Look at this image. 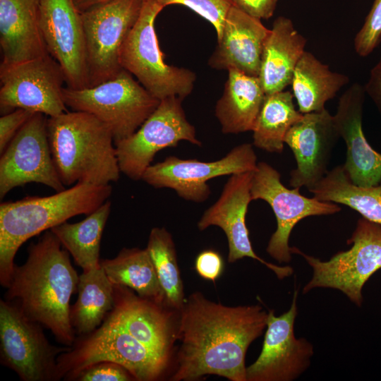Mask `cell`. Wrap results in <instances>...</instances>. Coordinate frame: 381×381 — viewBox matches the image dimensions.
Returning a JSON list of instances; mask_svg holds the SVG:
<instances>
[{
  "label": "cell",
  "instance_id": "obj_1",
  "mask_svg": "<svg viewBox=\"0 0 381 381\" xmlns=\"http://www.w3.org/2000/svg\"><path fill=\"white\" fill-rule=\"evenodd\" d=\"M267 318L259 304L227 306L193 293L179 310L177 339L181 344L171 380L216 375L246 381V351L267 327Z\"/></svg>",
  "mask_w": 381,
  "mask_h": 381
},
{
  "label": "cell",
  "instance_id": "obj_2",
  "mask_svg": "<svg viewBox=\"0 0 381 381\" xmlns=\"http://www.w3.org/2000/svg\"><path fill=\"white\" fill-rule=\"evenodd\" d=\"M62 247L50 230L31 243L25 262L13 267L4 299L49 329L59 343L71 346L76 337L70 300L78 292L79 275Z\"/></svg>",
  "mask_w": 381,
  "mask_h": 381
},
{
  "label": "cell",
  "instance_id": "obj_3",
  "mask_svg": "<svg viewBox=\"0 0 381 381\" xmlns=\"http://www.w3.org/2000/svg\"><path fill=\"white\" fill-rule=\"evenodd\" d=\"M112 187L77 183L48 196H29L0 205V284L7 288L14 258L29 238L80 215H88L109 200Z\"/></svg>",
  "mask_w": 381,
  "mask_h": 381
},
{
  "label": "cell",
  "instance_id": "obj_4",
  "mask_svg": "<svg viewBox=\"0 0 381 381\" xmlns=\"http://www.w3.org/2000/svg\"><path fill=\"white\" fill-rule=\"evenodd\" d=\"M47 129L53 161L65 186L108 185L119 179L114 137L95 116L68 111L48 117Z\"/></svg>",
  "mask_w": 381,
  "mask_h": 381
},
{
  "label": "cell",
  "instance_id": "obj_5",
  "mask_svg": "<svg viewBox=\"0 0 381 381\" xmlns=\"http://www.w3.org/2000/svg\"><path fill=\"white\" fill-rule=\"evenodd\" d=\"M101 361L121 365L135 380L155 381L165 372L169 358L104 319L91 333L75 337L70 349L59 356L56 381L75 380L83 370Z\"/></svg>",
  "mask_w": 381,
  "mask_h": 381
},
{
  "label": "cell",
  "instance_id": "obj_6",
  "mask_svg": "<svg viewBox=\"0 0 381 381\" xmlns=\"http://www.w3.org/2000/svg\"><path fill=\"white\" fill-rule=\"evenodd\" d=\"M63 97L67 107L90 114L104 123L114 143L136 132L160 102L123 68L93 87L66 86Z\"/></svg>",
  "mask_w": 381,
  "mask_h": 381
},
{
  "label": "cell",
  "instance_id": "obj_7",
  "mask_svg": "<svg viewBox=\"0 0 381 381\" xmlns=\"http://www.w3.org/2000/svg\"><path fill=\"white\" fill-rule=\"evenodd\" d=\"M164 8L156 0H145L140 16L120 52L122 68L159 100L189 95L196 80L192 71L166 64L159 49L155 21Z\"/></svg>",
  "mask_w": 381,
  "mask_h": 381
},
{
  "label": "cell",
  "instance_id": "obj_8",
  "mask_svg": "<svg viewBox=\"0 0 381 381\" xmlns=\"http://www.w3.org/2000/svg\"><path fill=\"white\" fill-rule=\"evenodd\" d=\"M347 243L352 244L351 248L336 253L327 261L291 247V253L301 255L313 271L303 294L315 288L334 289L361 306L363 285L381 268V224L362 217Z\"/></svg>",
  "mask_w": 381,
  "mask_h": 381
},
{
  "label": "cell",
  "instance_id": "obj_9",
  "mask_svg": "<svg viewBox=\"0 0 381 381\" xmlns=\"http://www.w3.org/2000/svg\"><path fill=\"white\" fill-rule=\"evenodd\" d=\"M145 0H109L80 12L88 87L114 77L123 69L121 47L138 20Z\"/></svg>",
  "mask_w": 381,
  "mask_h": 381
},
{
  "label": "cell",
  "instance_id": "obj_10",
  "mask_svg": "<svg viewBox=\"0 0 381 381\" xmlns=\"http://www.w3.org/2000/svg\"><path fill=\"white\" fill-rule=\"evenodd\" d=\"M71 346L52 345L43 327L15 303L0 300V362L23 381H56L59 356Z\"/></svg>",
  "mask_w": 381,
  "mask_h": 381
},
{
  "label": "cell",
  "instance_id": "obj_11",
  "mask_svg": "<svg viewBox=\"0 0 381 381\" xmlns=\"http://www.w3.org/2000/svg\"><path fill=\"white\" fill-rule=\"evenodd\" d=\"M183 99L172 96L160 100L136 132L114 143L121 173L132 180H141L159 151L182 140L202 145L195 127L187 120Z\"/></svg>",
  "mask_w": 381,
  "mask_h": 381
},
{
  "label": "cell",
  "instance_id": "obj_12",
  "mask_svg": "<svg viewBox=\"0 0 381 381\" xmlns=\"http://www.w3.org/2000/svg\"><path fill=\"white\" fill-rule=\"evenodd\" d=\"M0 109H16L42 113L47 117L68 111L63 97L65 76L59 64L48 53L11 65L0 66Z\"/></svg>",
  "mask_w": 381,
  "mask_h": 381
},
{
  "label": "cell",
  "instance_id": "obj_13",
  "mask_svg": "<svg viewBox=\"0 0 381 381\" xmlns=\"http://www.w3.org/2000/svg\"><path fill=\"white\" fill-rule=\"evenodd\" d=\"M299 190L300 188H286L277 169L265 162H258L253 173L251 200H265L274 212L277 229L270 238L266 250L279 263H287L291 260L289 240L298 222L307 217L329 215L341 210L334 202L307 198Z\"/></svg>",
  "mask_w": 381,
  "mask_h": 381
},
{
  "label": "cell",
  "instance_id": "obj_14",
  "mask_svg": "<svg viewBox=\"0 0 381 381\" xmlns=\"http://www.w3.org/2000/svg\"><path fill=\"white\" fill-rule=\"evenodd\" d=\"M257 156L253 145L243 143L234 147L226 156L213 162L183 159L169 156L151 164L142 179L154 188H169L189 201L202 202L210 195L207 181L214 178L253 171Z\"/></svg>",
  "mask_w": 381,
  "mask_h": 381
},
{
  "label": "cell",
  "instance_id": "obj_15",
  "mask_svg": "<svg viewBox=\"0 0 381 381\" xmlns=\"http://www.w3.org/2000/svg\"><path fill=\"white\" fill-rule=\"evenodd\" d=\"M47 118L35 113L1 154V199L13 188L31 182L44 184L56 192L66 189L53 161Z\"/></svg>",
  "mask_w": 381,
  "mask_h": 381
},
{
  "label": "cell",
  "instance_id": "obj_16",
  "mask_svg": "<svg viewBox=\"0 0 381 381\" xmlns=\"http://www.w3.org/2000/svg\"><path fill=\"white\" fill-rule=\"evenodd\" d=\"M298 294L295 289L291 307L282 315L268 311L262 348L256 361L246 367V381H293L310 366L313 346L294 334Z\"/></svg>",
  "mask_w": 381,
  "mask_h": 381
},
{
  "label": "cell",
  "instance_id": "obj_17",
  "mask_svg": "<svg viewBox=\"0 0 381 381\" xmlns=\"http://www.w3.org/2000/svg\"><path fill=\"white\" fill-rule=\"evenodd\" d=\"M40 25L47 51L61 66L66 86L88 87L85 33L75 0H41Z\"/></svg>",
  "mask_w": 381,
  "mask_h": 381
},
{
  "label": "cell",
  "instance_id": "obj_18",
  "mask_svg": "<svg viewBox=\"0 0 381 381\" xmlns=\"http://www.w3.org/2000/svg\"><path fill=\"white\" fill-rule=\"evenodd\" d=\"M253 171L231 175L218 200L207 209L198 222L200 231L211 226L221 228L228 241V261L235 262L243 258L260 262L282 279L289 277L293 269L278 266L260 258L253 250L246 224L250 195Z\"/></svg>",
  "mask_w": 381,
  "mask_h": 381
},
{
  "label": "cell",
  "instance_id": "obj_19",
  "mask_svg": "<svg viewBox=\"0 0 381 381\" xmlns=\"http://www.w3.org/2000/svg\"><path fill=\"white\" fill-rule=\"evenodd\" d=\"M339 138L334 116L326 109L303 114L284 140L296 161V169L290 172V185L308 189L320 181L328 171L332 150Z\"/></svg>",
  "mask_w": 381,
  "mask_h": 381
},
{
  "label": "cell",
  "instance_id": "obj_20",
  "mask_svg": "<svg viewBox=\"0 0 381 381\" xmlns=\"http://www.w3.org/2000/svg\"><path fill=\"white\" fill-rule=\"evenodd\" d=\"M167 306L114 285V304L105 319L153 351L169 358L177 327Z\"/></svg>",
  "mask_w": 381,
  "mask_h": 381
},
{
  "label": "cell",
  "instance_id": "obj_21",
  "mask_svg": "<svg viewBox=\"0 0 381 381\" xmlns=\"http://www.w3.org/2000/svg\"><path fill=\"white\" fill-rule=\"evenodd\" d=\"M365 91L353 83L340 97L334 119L346 145L344 169L356 185L372 186L381 181V154L368 143L362 126Z\"/></svg>",
  "mask_w": 381,
  "mask_h": 381
},
{
  "label": "cell",
  "instance_id": "obj_22",
  "mask_svg": "<svg viewBox=\"0 0 381 381\" xmlns=\"http://www.w3.org/2000/svg\"><path fill=\"white\" fill-rule=\"evenodd\" d=\"M270 30L260 19L232 5L225 18L217 46L208 64L217 70L234 69L258 76L263 47Z\"/></svg>",
  "mask_w": 381,
  "mask_h": 381
},
{
  "label": "cell",
  "instance_id": "obj_23",
  "mask_svg": "<svg viewBox=\"0 0 381 381\" xmlns=\"http://www.w3.org/2000/svg\"><path fill=\"white\" fill-rule=\"evenodd\" d=\"M41 0H0L1 65L48 54L40 25Z\"/></svg>",
  "mask_w": 381,
  "mask_h": 381
},
{
  "label": "cell",
  "instance_id": "obj_24",
  "mask_svg": "<svg viewBox=\"0 0 381 381\" xmlns=\"http://www.w3.org/2000/svg\"><path fill=\"white\" fill-rule=\"evenodd\" d=\"M306 44V39L289 18L275 19L264 44L258 75L266 94L282 91L291 83Z\"/></svg>",
  "mask_w": 381,
  "mask_h": 381
},
{
  "label": "cell",
  "instance_id": "obj_25",
  "mask_svg": "<svg viewBox=\"0 0 381 381\" xmlns=\"http://www.w3.org/2000/svg\"><path fill=\"white\" fill-rule=\"evenodd\" d=\"M265 95L258 76L229 70L223 94L215 107L222 133L253 131Z\"/></svg>",
  "mask_w": 381,
  "mask_h": 381
},
{
  "label": "cell",
  "instance_id": "obj_26",
  "mask_svg": "<svg viewBox=\"0 0 381 381\" xmlns=\"http://www.w3.org/2000/svg\"><path fill=\"white\" fill-rule=\"evenodd\" d=\"M349 81L347 75L332 71L312 53L305 51L291 80L293 95L302 114L319 111Z\"/></svg>",
  "mask_w": 381,
  "mask_h": 381
},
{
  "label": "cell",
  "instance_id": "obj_27",
  "mask_svg": "<svg viewBox=\"0 0 381 381\" xmlns=\"http://www.w3.org/2000/svg\"><path fill=\"white\" fill-rule=\"evenodd\" d=\"M78 298L71 306L70 320L75 334L85 335L99 327L114 304V285L101 266L79 275Z\"/></svg>",
  "mask_w": 381,
  "mask_h": 381
},
{
  "label": "cell",
  "instance_id": "obj_28",
  "mask_svg": "<svg viewBox=\"0 0 381 381\" xmlns=\"http://www.w3.org/2000/svg\"><path fill=\"white\" fill-rule=\"evenodd\" d=\"M100 266L114 285L126 286L143 298L165 306L164 293L147 248H123L115 258L101 260Z\"/></svg>",
  "mask_w": 381,
  "mask_h": 381
},
{
  "label": "cell",
  "instance_id": "obj_29",
  "mask_svg": "<svg viewBox=\"0 0 381 381\" xmlns=\"http://www.w3.org/2000/svg\"><path fill=\"white\" fill-rule=\"evenodd\" d=\"M308 190L319 200L346 205L363 217L381 224V181L372 186L354 184L344 166L339 165Z\"/></svg>",
  "mask_w": 381,
  "mask_h": 381
},
{
  "label": "cell",
  "instance_id": "obj_30",
  "mask_svg": "<svg viewBox=\"0 0 381 381\" xmlns=\"http://www.w3.org/2000/svg\"><path fill=\"white\" fill-rule=\"evenodd\" d=\"M111 207V202L107 200L83 220L66 221L49 229L83 271L100 266V242Z\"/></svg>",
  "mask_w": 381,
  "mask_h": 381
},
{
  "label": "cell",
  "instance_id": "obj_31",
  "mask_svg": "<svg viewBox=\"0 0 381 381\" xmlns=\"http://www.w3.org/2000/svg\"><path fill=\"white\" fill-rule=\"evenodd\" d=\"M294 97L284 90L266 94L253 130L254 146L268 152H282L287 132L303 114L296 109Z\"/></svg>",
  "mask_w": 381,
  "mask_h": 381
},
{
  "label": "cell",
  "instance_id": "obj_32",
  "mask_svg": "<svg viewBox=\"0 0 381 381\" xmlns=\"http://www.w3.org/2000/svg\"><path fill=\"white\" fill-rule=\"evenodd\" d=\"M146 248L154 263L164 293V305L179 311L185 299L171 234L164 227L152 229Z\"/></svg>",
  "mask_w": 381,
  "mask_h": 381
},
{
  "label": "cell",
  "instance_id": "obj_33",
  "mask_svg": "<svg viewBox=\"0 0 381 381\" xmlns=\"http://www.w3.org/2000/svg\"><path fill=\"white\" fill-rule=\"evenodd\" d=\"M164 8L171 4L188 7L208 20L214 28L217 37H221L223 24L229 10L233 5L231 0H156Z\"/></svg>",
  "mask_w": 381,
  "mask_h": 381
},
{
  "label": "cell",
  "instance_id": "obj_34",
  "mask_svg": "<svg viewBox=\"0 0 381 381\" xmlns=\"http://www.w3.org/2000/svg\"><path fill=\"white\" fill-rule=\"evenodd\" d=\"M381 0H374L365 22L354 37V49L358 55H370L380 43Z\"/></svg>",
  "mask_w": 381,
  "mask_h": 381
},
{
  "label": "cell",
  "instance_id": "obj_35",
  "mask_svg": "<svg viewBox=\"0 0 381 381\" xmlns=\"http://www.w3.org/2000/svg\"><path fill=\"white\" fill-rule=\"evenodd\" d=\"M77 381H131L135 380L121 365L111 361H101L83 370L75 377Z\"/></svg>",
  "mask_w": 381,
  "mask_h": 381
},
{
  "label": "cell",
  "instance_id": "obj_36",
  "mask_svg": "<svg viewBox=\"0 0 381 381\" xmlns=\"http://www.w3.org/2000/svg\"><path fill=\"white\" fill-rule=\"evenodd\" d=\"M35 114L24 109H16L0 118V153L1 154L19 130Z\"/></svg>",
  "mask_w": 381,
  "mask_h": 381
},
{
  "label": "cell",
  "instance_id": "obj_37",
  "mask_svg": "<svg viewBox=\"0 0 381 381\" xmlns=\"http://www.w3.org/2000/svg\"><path fill=\"white\" fill-rule=\"evenodd\" d=\"M195 268L203 279L215 282L223 272L224 262L219 253L206 250L196 257Z\"/></svg>",
  "mask_w": 381,
  "mask_h": 381
},
{
  "label": "cell",
  "instance_id": "obj_38",
  "mask_svg": "<svg viewBox=\"0 0 381 381\" xmlns=\"http://www.w3.org/2000/svg\"><path fill=\"white\" fill-rule=\"evenodd\" d=\"M233 5L248 15L258 18L267 20L276 9L279 0H231Z\"/></svg>",
  "mask_w": 381,
  "mask_h": 381
},
{
  "label": "cell",
  "instance_id": "obj_39",
  "mask_svg": "<svg viewBox=\"0 0 381 381\" xmlns=\"http://www.w3.org/2000/svg\"><path fill=\"white\" fill-rule=\"evenodd\" d=\"M364 88L381 114V57L371 69Z\"/></svg>",
  "mask_w": 381,
  "mask_h": 381
},
{
  "label": "cell",
  "instance_id": "obj_40",
  "mask_svg": "<svg viewBox=\"0 0 381 381\" xmlns=\"http://www.w3.org/2000/svg\"><path fill=\"white\" fill-rule=\"evenodd\" d=\"M107 1L109 0H75V3L78 11L82 12L90 7Z\"/></svg>",
  "mask_w": 381,
  "mask_h": 381
},
{
  "label": "cell",
  "instance_id": "obj_41",
  "mask_svg": "<svg viewBox=\"0 0 381 381\" xmlns=\"http://www.w3.org/2000/svg\"><path fill=\"white\" fill-rule=\"evenodd\" d=\"M380 42H381V37H380Z\"/></svg>",
  "mask_w": 381,
  "mask_h": 381
}]
</instances>
